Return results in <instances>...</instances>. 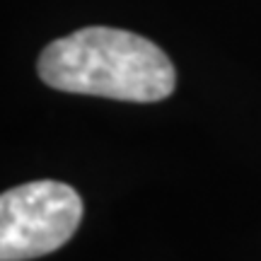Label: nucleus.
Returning <instances> with one entry per match:
<instances>
[{
    "label": "nucleus",
    "mask_w": 261,
    "mask_h": 261,
    "mask_svg": "<svg viewBox=\"0 0 261 261\" xmlns=\"http://www.w3.org/2000/svg\"><path fill=\"white\" fill-rule=\"evenodd\" d=\"M37 70L54 90L119 102H160L177 85L174 65L158 44L112 27H85L51 41Z\"/></svg>",
    "instance_id": "1"
},
{
    "label": "nucleus",
    "mask_w": 261,
    "mask_h": 261,
    "mask_svg": "<svg viewBox=\"0 0 261 261\" xmlns=\"http://www.w3.org/2000/svg\"><path fill=\"white\" fill-rule=\"evenodd\" d=\"M83 220V198L54 179L0 196V261H27L61 249Z\"/></svg>",
    "instance_id": "2"
}]
</instances>
